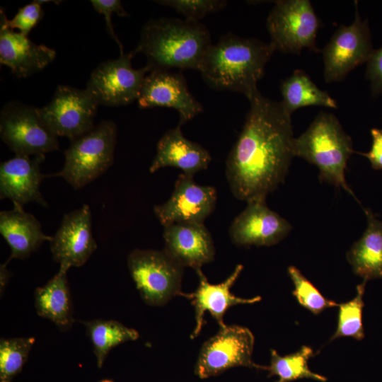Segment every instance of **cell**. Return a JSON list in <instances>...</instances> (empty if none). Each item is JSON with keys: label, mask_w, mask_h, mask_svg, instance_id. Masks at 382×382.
I'll return each mask as SVG.
<instances>
[{"label": "cell", "mask_w": 382, "mask_h": 382, "mask_svg": "<svg viewBox=\"0 0 382 382\" xmlns=\"http://www.w3.org/2000/svg\"><path fill=\"white\" fill-rule=\"evenodd\" d=\"M280 90L281 102L290 114L306 106L337 108L336 101L326 91L320 89L301 69L295 70L291 76L282 81Z\"/></svg>", "instance_id": "d4e9b609"}, {"label": "cell", "mask_w": 382, "mask_h": 382, "mask_svg": "<svg viewBox=\"0 0 382 382\" xmlns=\"http://www.w3.org/2000/svg\"><path fill=\"white\" fill-rule=\"evenodd\" d=\"M137 100L140 108L164 107L175 110L180 125L203 111L202 105L189 91L181 71H151L144 79Z\"/></svg>", "instance_id": "5bb4252c"}, {"label": "cell", "mask_w": 382, "mask_h": 382, "mask_svg": "<svg viewBox=\"0 0 382 382\" xmlns=\"http://www.w3.org/2000/svg\"><path fill=\"white\" fill-rule=\"evenodd\" d=\"M212 45L210 33L202 23L160 18L144 24L133 51L146 57L151 71L173 68L199 71Z\"/></svg>", "instance_id": "3957f363"}, {"label": "cell", "mask_w": 382, "mask_h": 382, "mask_svg": "<svg viewBox=\"0 0 382 382\" xmlns=\"http://www.w3.org/2000/svg\"><path fill=\"white\" fill-rule=\"evenodd\" d=\"M129 273L143 300L163 306L180 295L183 267L164 250L134 249L127 257Z\"/></svg>", "instance_id": "52a82bcc"}, {"label": "cell", "mask_w": 382, "mask_h": 382, "mask_svg": "<svg viewBox=\"0 0 382 382\" xmlns=\"http://www.w3.org/2000/svg\"><path fill=\"white\" fill-rule=\"evenodd\" d=\"M255 338L247 328L233 325L219 331L202 345L195 366V374L206 378L235 366L268 370V366L254 363L252 354Z\"/></svg>", "instance_id": "9c48e42d"}, {"label": "cell", "mask_w": 382, "mask_h": 382, "mask_svg": "<svg viewBox=\"0 0 382 382\" xmlns=\"http://www.w3.org/2000/svg\"><path fill=\"white\" fill-rule=\"evenodd\" d=\"M366 282L363 280L357 285V294L352 300L338 305L337 329L330 341L342 337H351L357 340L364 339L362 312L364 303L363 296Z\"/></svg>", "instance_id": "83f0119b"}, {"label": "cell", "mask_w": 382, "mask_h": 382, "mask_svg": "<svg viewBox=\"0 0 382 382\" xmlns=\"http://www.w3.org/2000/svg\"><path fill=\"white\" fill-rule=\"evenodd\" d=\"M91 3L95 11L104 16L108 32L117 44L120 54H124L122 44L115 34L111 21L112 13H116L120 17L129 16V13L124 9L122 2L119 0H91Z\"/></svg>", "instance_id": "d6a6232c"}, {"label": "cell", "mask_w": 382, "mask_h": 382, "mask_svg": "<svg viewBox=\"0 0 382 382\" xmlns=\"http://www.w3.org/2000/svg\"><path fill=\"white\" fill-rule=\"evenodd\" d=\"M100 382H112V381H110V380H103Z\"/></svg>", "instance_id": "8d00e7d4"}, {"label": "cell", "mask_w": 382, "mask_h": 382, "mask_svg": "<svg viewBox=\"0 0 382 382\" xmlns=\"http://www.w3.org/2000/svg\"><path fill=\"white\" fill-rule=\"evenodd\" d=\"M87 332L93 346L98 367L111 349L118 345L136 340L139 333L115 320H96L85 323Z\"/></svg>", "instance_id": "484cf974"}, {"label": "cell", "mask_w": 382, "mask_h": 382, "mask_svg": "<svg viewBox=\"0 0 382 382\" xmlns=\"http://www.w3.org/2000/svg\"><path fill=\"white\" fill-rule=\"evenodd\" d=\"M313 356V349L306 345L302 346L298 352L285 356H281L275 349H271L268 376H278L275 382H290L304 378L325 381L327 378L309 369L308 361Z\"/></svg>", "instance_id": "4316f807"}, {"label": "cell", "mask_w": 382, "mask_h": 382, "mask_svg": "<svg viewBox=\"0 0 382 382\" xmlns=\"http://www.w3.org/2000/svg\"><path fill=\"white\" fill-rule=\"evenodd\" d=\"M156 3L173 8L185 17V20L199 22L209 14L225 8L228 1L224 0H162Z\"/></svg>", "instance_id": "4dcf8cb0"}, {"label": "cell", "mask_w": 382, "mask_h": 382, "mask_svg": "<svg viewBox=\"0 0 382 382\" xmlns=\"http://www.w3.org/2000/svg\"><path fill=\"white\" fill-rule=\"evenodd\" d=\"M232 221L229 237L238 246H270L283 240L291 231V224L271 210L265 200L247 203Z\"/></svg>", "instance_id": "2e32d148"}, {"label": "cell", "mask_w": 382, "mask_h": 382, "mask_svg": "<svg viewBox=\"0 0 382 382\" xmlns=\"http://www.w3.org/2000/svg\"><path fill=\"white\" fill-rule=\"evenodd\" d=\"M34 342V337L1 340L0 382H11L25 363Z\"/></svg>", "instance_id": "f1b7e54d"}, {"label": "cell", "mask_w": 382, "mask_h": 382, "mask_svg": "<svg viewBox=\"0 0 382 382\" xmlns=\"http://www.w3.org/2000/svg\"><path fill=\"white\" fill-rule=\"evenodd\" d=\"M242 130L226 161L233 195L247 203L265 200L282 183L292 158L291 114L259 91L250 99Z\"/></svg>", "instance_id": "6da1fadb"}, {"label": "cell", "mask_w": 382, "mask_h": 382, "mask_svg": "<svg viewBox=\"0 0 382 382\" xmlns=\"http://www.w3.org/2000/svg\"><path fill=\"white\" fill-rule=\"evenodd\" d=\"M68 270L59 267L58 272L45 285L38 287L35 293L37 314L64 330L73 323L66 276Z\"/></svg>", "instance_id": "cb8c5ba5"}, {"label": "cell", "mask_w": 382, "mask_h": 382, "mask_svg": "<svg viewBox=\"0 0 382 382\" xmlns=\"http://www.w3.org/2000/svg\"><path fill=\"white\" fill-rule=\"evenodd\" d=\"M243 269L242 265H238L228 278L218 284H210L201 269L195 270L199 277L197 289L192 293L181 292L180 294L190 300L195 307L196 325L191 335L192 339L199 334L204 324L206 311H209L220 328H223L226 325L224 323V316L230 307L237 304H251L261 300L260 296L250 299L238 297L230 291Z\"/></svg>", "instance_id": "d6986e66"}, {"label": "cell", "mask_w": 382, "mask_h": 382, "mask_svg": "<svg viewBox=\"0 0 382 382\" xmlns=\"http://www.w3.org/2000/svg\"><path fill=\"white\" fill-rule=\"evenodd\" d=\"M294 156L303 158L319 169V179L354 195L345 179V169L353 150L351 137L335 115L320 112L308 129L294 138Z\"/></svg>", "instance_id": "277c9868"}, {"label": "cell", "mask_w": 382, "mask_h": 382, "mask_svg": "<svg viewBox=\"0 0 382 382\" xmlns=\"http://www.w3.org/2000/svg\"><path fill=\"white\" fill-rule=\"evenodd\" d=\"M180 125L167 130L156 146V153L149 167L153 173L160 168L173 167L193 176L208 168L212 161L209 152L201 144L185 138Z\"/></svg>", "instance_id": "44dd1931"}, {"label": "cell", "mask_w": 382, "mask_h": 382, "mask_svg": "<svg viewBox=\"0 0 382 382\" xmlns=\"http://www.w3.org/2000/svg\"><path fill=\"white\" fill-rule=\"evenodd\" d=\"M41 4L40 1H34L20 8L12 19H6L8 26L11 30L18 29L20 33L28 35L43 16Z\"/></svg>", "instance_id": "1f68e13d"}, {"label": "cell", "mask_w": 382, "mask_h": 382, "mask_svg": "<svg viewBox=\"0 0 382 382\" xmlns=\"http://www.w3.org/2000/svg\"><path fill=\"white\" fill-rule=\"evenodd\" d=\"M364 212L367 227L347 252V259L354 274L367 282L382 279V221L369 209Z\"/></svg>", "instance_id": "603a6c76"}, {"label": "cell", "mask_w": 382, "mask_h": 382, "mask_svg": "<svg viewBox=\"0 0 382 382\" xmlns=\"http://www.w3.org/2000/svg\"><path fill=\"white\" fill-rule=\"evenodd\" d=\"M97 247L88 204L65 214L50 241L53 260L67 270L83 265Z\"/></svg>", "instance_id": "9a60e30c"}, {"label": "cell", "mask_w": 382, "mask_h": 382, "mask_svg": "<svg viewBox=\"0 0 382 382\" xmlns=\"http://www.w3.org/2000/svg\"><path fill=\"white\" fill-rule=\"evenodd\" d=\"M98 106L86 88L59 85L51 101L38 112L53 134L71 140L94 127Z\"/></svg>", "instance_id": "7c38bea8"}, {"label": "cell", "mask_w": 382, "mask_h": 382, "mask_svg": "<svg viewBox=\"0 0 382 382\" xmlns=\"http://www.w3.org/2000/svg\"><path fill=\"white\" fill-rule=\"evenodd\" d=\"M216 190L195 183L193 176L181 173L175 183L170 198L154 207V212L163 226L173 224H204L214 211Z\"/></svg>", "instance_id": "4fadbf2b"}, {"label": "cell", "mask_w": 382, "mask_h": 382, "mask_svg": "<svg viewBox=\"0 0 382 382\" xmlns=\"http://www.w3.org/2000/svg\"><path fill=\"white\" fill-rule=\"evenodd\" d=\"M134 54L133 50L120 54L117 59L100 63L92 71L86 89L98 105L115 107L137 100L144 79L151 69L147 65L134 69L132 59Z\"/></svg>", "instance_id": "30bf717a"}, {"label": "cell", "mask_w": 382, "mask_h": 382, "mask_svg": "<svg viewBox=\"0 0 382 382\" xmlns=\"http://www.w3.org/2000/svg\"><path fill=\"white\" fill-rule=\"evenodd\" d=\"M288 274L294 286L292 294L301 306L316 315L328 308L338 306V303L325 298L296 267L289 266Z\"/></svg>", "instance_id": "f546056e"}, {"label": "cell", "mask_w": 382, "mask_h": 382, "mask_svg": "<svg viewBox=\"0 0 382 382\" xmlns=\"http://www.w3.org/2000/svg\"><path fill=\"white\" fill-rule=\"evenodd\" d=\"M0 233L11 248L8 262L13 258L24 259L45 241L52 240V236L43 232L40 221L18 204L0 212Z\"/></svg>", "instance_id": "7402d4cb"}, {"label": "cell", "mask_w": 382, "mask_h": 382, "mask_svg": "<svg viewBox=\"0 0 382 382\" xmlns=\"http://www.w3.org/2000/svg\"><path fill=\"white\" fill-rule=\"evenodd\" d=\"M164 250L183 267L195 270L211 262L215 255L212 237L204 224H173L163 226Z\"/></svg>", "instance_id": "ffe728a7"}, {"label": "cell", "mask_w": 382, "mask_h": 382, "mask_svg": "<svg viewBox=\"0 0 382 382\" xmlns=\"http://www.w3.org/2000/svg\"><path fill=\"white\" fill-rule=\"evenodd\" d=\"M355 17L342 25L322 50L326 83L341 81L357 66L368 62L373 51L367 20L362 21L355 1Z\"/></svg>", "instance_id": "8fae6325"}, {"label": "cell", "mask_w": 382, "mask_h": 382, "mask_svg": "<svg viewBox=\"0 0 382 382\" xmlns=\"http://www.w3.org/2000/svg\"><path fill=\"white\" fill-rule=\"evenodd\" d=\"M0 62L18 78H25L40 71L51 64L56 52L44 45H37L28 35L11 30L6 16L1 9Z\"/></svg>", "instance_id": "ac0fdd59"}, {"label": "cell", "mask_w": 382, "mask_h": 382, "mask_svg": "<svg viewBox=\"0 0 382 382\" xmlns=\"http://www.w3.org/2000/svg\"><path fill=\"white\" fill-rule=\"evenodd\" d=\"M372 144L368 153L357 152L368 158L372 168L382 170V129L373 128L371 129Z\"/></svg>", "instance_id": "e575fe53"}, {"label": "cell", "mask_w": 382, "mask_h": 382, "mask_svg": "<svg viewBox=\"0 0 382 382\" xmlns=\"http://www.w3.org/2000/svg\"><path fill=\"white\" fill-rule=\"evenodd\" d=\"M8 262L6 261L0 266L1 292H2V289L5 288L10 277V272L6 267Z\"/></svg>", "instance_id": "d590c367"}, {"label": "cell", "mask_w": 382, "mask_h": 382, "mask_svg": "<svg viewBox=\"0 0 382 382\" xmlns=\"http://www.w3.org/2000/svg\"><path fill=\"white\" fill-rule=\"evenodd\" d=\"M270 43L275 51L300 54L307 48L318 52L316 37L320 21L308 0H280L267 18Z\"/></svg>", "instance_id": "8992f818"}, {"label": "cell", "mask_w": 382, "mask_h": 382, "mask_svg": "<svg viewBox=\"0 0 382 382\" xmlns=\"http://www.w3.org/2000/svg\"><path fill=\"white\" fill-rule=\"evenodd\" d=\"M366 79L371 82V94L382 93V47L374 50L367 62Z\"/></svg>", "instance_id": "836d02e7"}, {"label": "cell", "mask_w": 382, "mask_h": 382, "mask_svg": "<svg viewBox=\"0 0 382 382\" xmlns=\"http://www.w3.org/2000/svg\"><path fill=\"white\" fill-rule=\"evenodd\" d=\"M274 52L270 42L228 33L210 46L199 71L211 88L240 93L249 100L259 92L257 83Z\"/></svg>", "instance_id": "7a4b0ae2"}, {"label": "cell", "mask_w": 382, "mask_h": 382, "mask_svg": "<svg viewBox=\"0 0 382 382\" xmlns=\"http://www.w3.org/2000/svg\"><path fill=\"white\" fill-rule=\"evenodd\" d=\"M45 155L17 156L0 166V198L9 199L13 204L23 207L36 202L44 207L48 204L40 192V184L45 177L40 170Z\"/></svg>", "instance_id": "e0dca14e"}, {"label": "cell", "mask_w": 382, "mask_h": 382, "mask_svg": "<svg viewBox=\"0 0 382 382\" xmlns=\"http://www.w3.org/2000/svg\"><path fill=\"white\" fill-rule=\"evenodd\" d=\"M1 140L17 156H34L59 149L58 137L47 127L38 108L11 100L0 112Z\"/></svg>", "instance_id": "ba28073f"}, {"label": "cell", "mask_w": 382, "mask_h": 382, "mask_svg": "<svg viewBox=\"0 0 382 382\" xmlns=\"http://www.w3.org/2000/svg\"><path fill=\"white\" fill-rule=\"evenodd\" d=\"M117 130L111 120H104L85 134L71 140L64 151L60 176L78 190L105 173L112 165Z\"/></svg>", "instance_id": "5b68a950"}]
</instances>
